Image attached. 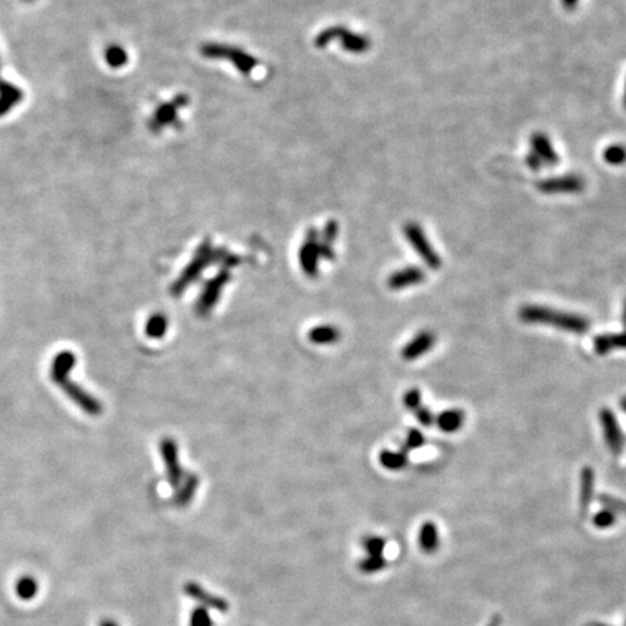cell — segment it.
<instances>
[{
    "mask_svg": "<svg viewBox=\"0 0 626 626\" xmlns=\"http://www.w3.org/2000/svg\"><path fill=\"white\" fill-rule=\"evenodd\" d=\"M338 237V223L335 220H330L323 228L322 238H319V246H320V257L325 260H334L335 251H334V241Z\"/></svg>",
    "mask_w": 626,
    "mask_h": 626,
    "instance_id": "obj_23",
    "label": "cell"
},
{
    "mask_svg": "<svg viewBox=\"0 0 626 626\" xmlns=\"http://www.w3.org/2000/svg\"><path fill=\"white\" fill-rule=\"evenodd\" d=\"M590 626H609V625H603V623H591Z\"/></svg>",
    "mask_w": 626,
    "mask_h": 626,
    "instance_id": "obj_46",
    "label": "cell"
},
{
    "mask_svg": "<svg viewBox=\"0 0 626 626\" xmlns=\"http://www.w3.org/2000/svg\"><path fill=\"white\" fill-rule=\"evenodd\" d=\"M220 254H222V248L213 249L209 239L202 242V245L197 248L193 260L180 273L179 279L171 284V287H170L171 296H174V297L182 296L200 277V275H202V273L211 264L219 263Z\"/></svg>",
    "mask_w": 626,
    "mask_h": 626,
    "instance_id": "obj_2",
    "label": "cell"
},
{
    "mask_svg": "<svg viewBox=\"0 0 626 626\" xmlns=\"http://www.w3.org/2000/svg\"><path fill=\"white\" fill-rule=\"evenodd\" d=\"M202 54L209 58H228L244 74H249L251 73V70L257 65V60H254L251 56L245 54L244 51H241V49L230 48V46H225V45H215V44L204 45Z\"/></svg>",
    "mask_w": 626,
    "mask_h": 626,
    "instance_id": "obj_8",
    "label": "cell"
},
{
    "mask_svg": "<svg viewBox=\"0 0 626 626\" xmlns=\"http://www.w3.org/2000/svg\"><path fill=\"white\" fill-rule=\"evenodd\" d=\"M38 582L32 575H22L15 586L16 594L22 600H32L38 594Z\"/></svg>",
    "mask_w": 626,
    "mask_h": 626,
    "instance_id": "obj_26",
    "label": "cell"
},
{
    "mask_svg": "<svg viewBox=\"0 0 626 626\" xmlns=\"http://www.w3.org/2000/svg\"><path fill=\"white\" fill-rule=\"evenodd\" d=\"M405 237L409 239L411 245L413 246L415 251L419 254V257L423 260L431 270H438L442 265V260L438 256V253L428 241L427 235H425L423 230L415 222H409L403 227Z\"/></svg>",
    "mask_w": 626,
    "mask_h": 626,
    "instance_id": "obj_4",
    "label": "cell"
},
{
    "mask_svg": "<svg viewBox=\"0 0 626 626\" xmlns=\"http://www.w3.org/2000/svg\"><path fill=\"white\" fill-rule=\"evenodd\" d=\"M189 623L190 626H213V619L206 608L197 606L192 611Z\"/></svg>",
    "mask_w": 626,
    "mask_h": 626,
    "instance_id": "obj_31",
    "label": "cell"
},
{
    "mask_svg": "<svg viewBox=\"0 0 626 626\" xmlns=\"http://www.w3.org/2000/svg\"><path fill=\"white\" fill-rule=\"evenodd\" d=\"M419 546L427 554H432L439 546L438 528L434 522H425L419 531Z\"/></svg>",
    "mask_w": 626,
    "mask_h": 626,
    "instance_id": "obj_21",
    "label": "cell"
},
{
    "mask_svg": "<svg viewBox=\"0 0 626 626\" xmlns=\"http://www.w3.org/2000/svg\"><path fill=\"white\" fill-rule=\"evenodd\" d=\"M615 523H616V513H613L612 511H609L606 508L602 509V511H599L593 516V525L599 530L611 528V527H613Z\"/></svg>",
    "mask_w": 626,
    "mask_h": 626,
    "instance_id": "obj_32",
    "label": "cell"
},
{
    "mask_svg": "<svg viewBox=\"0 0 626 626\" xmlns=\"http://www.w3.org/2000/svg\"><path fill=\"white\" fill-rule=\"evenodd\" d=\"M308 338L316 345H331L341 339V332L332 325H319L309 331Z\"/></svg>",
    "mask_w": 626,
    "mask_h": 626,
    "instance_id": "obj_22",
    "label": "cell"
},
{
    "mask_svg": "<svg viewBox=\"0 0 626 626\" xmlns=\"http://www.w3.org/2000/svg\"><path fill=\"white\" fill-rule=\"evenodd\" d=\"M500 625V618H494L489 626H499Z\"/></svg>",
    "mask_w": 626,
    "mask_h": 626,
    "instance_id": "obj_45",
    "label": "cell"
},
{
    "mask_svg": "<svg viewBox=\"0 0 626 626\" xmlns=\"http://www.w3.org/2000/svg\"><path fill=\"white\" fill-rule=\"evenodd\" d=\"M531 146L534 153L541 158V161H545L548 165H557L560 161L558 154L556 153L554 146L551 145L546 135L537 132L531 137Z\"/></svg>",
    "mask_w": 626,
    "mask_h": 626,
    "instance_id": "obj_17",
    "label": "cell"
},
{
    "mask_svg": "<svg viewBox=\"0 0 626 626\" xmlns=\"http://www.w3.org/2000/svg\"><path fill=\"white\" fill-rule=\"evenodd\" d=\"M106 60L109 63V65L112 67H122L125 63H127V53L123 51L120 46H111L106 51Z\"/></svg>",
    "mask_w": 626,
    "mask_h": 626,
    "instance_id": "obj_36",
    "label": "cell"
},
{
    "mask_svg": "<svg viewBox=\"0 0 626 626\" xmlns=\"http://www.w3.org/2000/svg\"><path fill=\"white\" fill-rule=\"evenodd\" d=\"M599 420H600V425H602L606 445L609 446L613 456H619L623 449L625 439H623L620 425H619L615 413L609 408L600 409Z\"/></svg>",
    "mask_w": 626,
    "mask_h": 626,
    "instance_id": "obj_10",
    "label": "cell"
},
{
    "mask_svg": "<svg viewBox=\"0 0 626 626\" xmlns=\"http://www.w3.org/2000/svg\"><path fill=\"white\" fill-rule=\"evenodd\" d=\"M77 358L71 351H61L58 353L51 364V380L56 383L61 379H65L76 367Z\"/></svg>",
    "mask_w": 626,
    "mask_h": 626,
    "instance_id": "obj_19",
    "label": "cell"
},
{
    "mask_svg": "<svg viewBox=\"0 0 626 626\" xmlns=\"http://www.w3.org/2000/svg\"><path fill=\"white\" fill-rule=\"evenodd\" d=\"M603 158L611 165H620L626 161V148L622 145H611L605 149Z\"/></svg>",
    "mask_w": 626,
    "mask_h": 626,
    "instance_id": "obj_29",
    "label": "cell"
},
{
    "mask_svg": "<svg viewBox=\"0 0 626 626\" xmlns=\"http://www.w3.org/2000/svg\"><path fill=\"white\" fill-rule=\"evenodd\" d=\"M230 282H231V273L228 270H220L211 280H208L196 302V315L208 316L212 312V309L218 305L223 287Z\"/></svg>",
    "mask_w": 626,
    "mask_h": 626,
    "instance_id": "obj_3",
    "label": "cell"
},
{
    "mask_svg": "<svg viewBox=\"0 0 626 626\" xmlns=\"http://www.w3.org/2000/svg\"><path fill=\"white\" fill-rule=\"evenodd\" d=\"M319 260H320V246H319V235L316 230H309L305 244L299 251V261L303 273L311 279H315L319 271Z\"/></svg>",
    "mask_w": 626,
    "mask_h": 626,
    "instance_id": "obj_9",
    "label": "cell"
},
{
    "mask_svg": "<svg viewBox=\"0 0 626 626\" xmlns=\"http://www.w3.org/2000/svg\"><path fill=\"white\" fill-rule=\"evenodd\" d=\"M527 164H528V167L532 168V170H539L541 165H542V161H541V158L532 151V153L527 157Z\"/></svg>",
    "mask_w": 626,
    "mask_h": 626,
    "instance_id": "obj_40",
    "label": "cell"
},
{
    "mask_svg": "<svg viewBox=\"0 0 626 626\" xmlns=\"http://www.w3.org/2000/svg\"><path fill=\"white\" fill-rule=\"evenodd\" d=\"M613 349H626V330L619 334H611Z\"/></svg>",
    "mask_w": 626,
    "mask_h": 626,
    "instance_id": "obj_39",
    "label": "cell"
},
{
    "mask_svg": "<svg viewBox=\"0 0 626 626\" xmlns=\"http://www.w3.org/2000/svg\"><path fill=\"white\" fill-rule=\"evenodd\" d=\"M99 626H119V623L115 622L113 619H105V620L100 622Z\"/></svg>",
    "mask_w": 626,
    "mask_h": 626,
    "instance_id": "obj_42",
    "label": "cell"
},
{
    "mask_svg": "<svg viewBox=\"0 0 626 626\" xmlns=\"http://www.w3.org/2000/svg\"><path fill=\"white\" fill-rule=\"evenodd\" d=\"M186 104H187V97L183 96V94H180L176 100H174V102L160 106V108L157 109L156 115H154L153 122L149 123V127H151V130H153L154 132H157L158 130H161L163 127H165V125L171 123L174 119H176V116H177V109L182 108V106H184Z\"/></svg>",
    "mask_w": 626,
    "mask_h": 626,
    "instance_id": "obj_15",
    "label": "cell"
},
{
    "mask_svg": "<svg viewBox=\"0 0 626 626\" xmlns=\"http://www.w3.org/2000/svg\"><path fill=\"white\" fill-rule=\"evenodd\" d=\"M415 416H416V420L422 425V427H431V425L435 422V416L431 412V409L425 408V406H419L415 411Z\"/></svg>",
    "mask_w": 626,
    "mask_h": 626,
    "instance_id": "obj_38",
    "label": "cell"
},
{
    "mask_svg": "<svg viewBox=\"0 0 626 626\" xmlns=\"http://www.w3.org/2000/svg\"><path fill=\"white\" fill-rule=\"evenodd\" d=\"M518 318L531 325H551L557 330L571 334H586L590 330V320L582 315L551 309L539 305H523Z\"/></svg>",
    "mask_w": 626,
    "mask_h": 626,
    "instance_id": "obj_1",
    "label": "cell"
},
{
    "mask_svg": "<svg viewBox=\"0 0 626 626\" xmlns=\"http://www.w3.org/2000/svg\"><path fill=\"white\" fill-rule=\"evenodd\" d=\"M339 38L342 41V46L344 49L349 53H365L368 46H370V41L365 37L361 35H356L353 32H348L344 28H330L327 31H323L315 41L316 46L323 48L327 44H330L332 39Z\"/></svg>",
    "mask_w": 626,
    "mask_h": 626,
    "instance_id": "obj_7",
    "label": "cell"
},
{
    "mask_svg": "<svg viewBox=\"0 0 626 626\" xmlns=\"http://www.w3.org/2000/svg\"><path fill=\"white\" fill-rule=\"evenodd\" d=\"M379 461L382 464V467L392 470V471H399L403 470L408 465V453L405 451H390V449H383L382 453L379 454Z\"/></svg>",
    "mask_w": 626,
    "mask_h": 626,
    "instance_id": "obj_25",
    "label": "cell"
},
{
    "mask_svg": "<svg viewBox=\"0 0 626 626\" xmlns=\"http://www.w3.org/2000/svg\"><path fill=\"white\" fill-rule=\"evenodd\" d=\"M386 544L387 542L384 538L375 537V535H370L363 539V548L365 549L367 556H373V557L383 556L384 549H386Z\"/></svg>",
    "mask_w": 626,
    "mask_h": 626,
    "instance_id": "obj_28",
    "label": "cell"
},
{
    "mask_svg": "<svg viewBox=\"0 0 626 626\" xmlns=\"http://www.w3.org/2000/svg\"><path fill=\"white\" fill-rule=\"evenodd\" d=\"M160 454L165 464V474L170 486L176 490L184 477V471L180 465L179 445L173 438H163L160 441Z\"/></svg>",
    "mask_w": 626,
    "mask_h": 626,
    "instance_id": "obj_6",
    "label": "cell"
},
{
    "mask_svg": "<svg viewBox=\"0 0 626 626\" xmlns=\"http://www.w3.org/2000/svg\"><path fill=\"white\" fill-rule=\"evenodd\" d=\"M403 405L406 409L415 412L419 406H422V393L419 389H411L403 394Z\"/></svg>",
    "mask_w": 626,
    "mask_h": 626,
    "instance_id": "obj_37",
    "label": "cell"
},
{
    "mask_svg": "<svg viewBox=\"0 0 626 626\" xmlns=\"http://www.w3.org/2000/svg\"><path fill=\"white\" fill-rule=\"evenodd\" d=\"M386 565H387V561L383 556H377V557L367 556L365 558H363L358 563V570L364 574H374V572L382 571Z\"/></svg>",
    "mask_w": 626,
    "mask_h": 626,
    "instance_id": "obj_27",
    "label": "cell"
},
{
    "mask_svg": "<svg viewBox=\"0 0 626 626\" xmlns=\"http://www.w3.org/2000/svg\"><path fill=\"white\" fill-rule=\"evenodd\" d=\"M597 500H599V502L602 503L606 509L612 511L613 513H616V515H618V513H620V515H626V502H623V500H620V499H618V497H615V496L606 494V493L599 494Z\"/></svg>",
    "mask_w": 626,
    "mask_h": 626,
    "instance_id": "obj_30",
    "label": "cell"
},
{
    "mask_svg": "<svg viewBox=\"0 0 626 626\" xmlns=\"http://www.w3.org/2000/svg\"><path fill=\"white\" fill-rule=\"evenodd\" d=\"M593 345H594L596 354H599V356H606L611 351H613L611 334H600V335H597L593 339Z\"/></svg>",
    "mask_w": 626,
    "mask_h": 626,
    "instance_id": "obj_34",
    "label": "cell"
},
{
    "mask_svg": "<svg viewBox=\"0 0 626 626\" xmlns=\"http://www.w3.org/2000/svg\"><path fill=\"white\" fill-rule=\"evenodd\" d=\"M537 189L546 194L556 193H579L584 189V180L577 176H563L537 183Z\"/></svg>",
    "mask_w": 626,
    "mask_h": 626,
    "instance_id": "obj_13",
    "label": "cell"
},
{
    "mask_svg": "<svg viewBox=\"0 0 626 626\" xmlns=\"http://www.w3.org/2000/svg\"><path fill=\"white\" fill-rule=\"evenodd\" d=\"M425 444V437H423V434L419 431V430H411L409 432H408V437H406V441H405V444H403V446H402V451H405V453H411L412 449H418V448H420L422 445Z\"/></svg>",
    "mask_w": 626,
    "mask_h": 626,
    "instance_id": "obj_35",
    "label": "cell"
},
{
    "mask_svg": "<svg viewBox=\"0 0 626 626\" xmlns=\"http://www.w3.org/2000/svg\"><path fill=\"white\" fill-rule=\"evenodd\" d=\"M623 102H625V108H626V87H625V100H623Z\"/></svg>",
    "mask_w": 626,
    "mask_h": 626,
    "instance_id": "obj_47",
    "label": "cell"
},
{
    "mask_svg": "<svg viewBox=\"0 0 626 626\" xmlns=\"http://www.w3.org/2000/svg\"><path fill=\"white\" fill-rule=\"evenodd\" d=\"M197 487H199L197 474H194V472L184 474L182 483L179 484V487L176 489V493H174V496H173V503L177 508H184V506L190 505V502L197 492Z\"/></svg>",
    "mask_w": 626,
    "mask_h": 626,
    "instance_id": "obj_16",
    "label": "cell"
},
{
    "mask_svg": "<svg viewBox=\"0 0 626 626\" xmlns=\"http://www.w3.org/2000/svg\"><path fill=\"white\" fill-rule=\"evenodd\" d=\"M168 319L164 313L156 312L146 319L145 323V335L149 339H161L167 334Z\"/></svg>",
    "mask_w": 626,
    "mask_h": 626,
    "instance_id": "obj_24",
    "label": "cell"
},
{
    "mask_svg": "<svg viewBox=\"0 0 626 626\" xmlns=\"http://www.w3.org/2000/svg\"><path fill=\"white\" fill-rule=\"evenodd\" d=\"M184 594L189 596L190 599H193L194 602H197L200 606H204L206 609H213L218 612H228L230 609V603L220 596H216L211 591H208L204 586H200L196 582H187L183 586Z\"/></svg>",
    "mask_w": 626,
    "mask_h": 626,
    "instance_id": "obj_11",
    "label": "cell"
},
{
    "mask_svg": "<svg viewBox=\"0 0 626 626\" xmlns=\"http://www.w3.org/2000/svg\"><path fill=\"white\" fill-rule=\"evenodd\" d=\"M438 428L442 432L454 434L461 430L465 422V413L461 409H448L435 418Z\"/></svg>",
    "mask_w": 626,
    "mask_h": 626,
    "instance_id": "obj_18",
    "label": "cell"
},
{
    "mask_svg": "<svg viewBox=\"0 0 626 626\" xmlns=\"http://www.w3.org/2000/svg\"><path fill=\"white\" fill-rule=\"evenodd\" d=\"M620 408H622V411L626 413V396L620 399Z\"/></svg>",
    "mask_w": 626,
    "mask_h": 626,
    "instance_id": "obj_44",
    "label": "cell"
},
{
    "mask_svg": "<svg viewBox=\"0 0 626 626\" xmlns=\"http://www.w3.org/2000/svg\"><path fill=\"white\" fill-rule=\"evenodd\" d=\"M577 2H579V0H563V5L567 9H572L575 5H577Z\"/></svg>",
    "mask_w": 626,
    "mask_h": 626,
    "instance_id": "obj_41",
    "label": "cell"
},
{
    "mask_svg": "<svg viewBox=\"0 0 626 626\" xmlns=\"http://www.w3.org/2000/svg\"><path fill=\"white\" fill-rule=\"evenodd\" d=\"M594 496V470L591 467H584L580 472V509L583 513L587 512Z\"/></svg>",
    "mask_w": 626,
    "mask_h": 626,
    "instance_id": "obj_20",
    "label": "cell"
},
{
    "mask_svg": "<svg viewBox=\"0 0 626 626\" xmlns=\"http://www.w3.org/2000/svg\"><path fill=\"white\" fill-rule=\"evenodd\" d=\"M56 384L58 387H61V390L67 394V397H70L73 402L76 403L87 415L99 416L100 413L104 412V406H102V403L99 402V399H96L93 394L86 392L77 383L71 382L68 377L56 382Z\"/></svg>",
    "mask_w": 626,
    "mask_h": 626,
    "instance_id": "obj_5",
    "label": "cell"
},
{
    "mask_svg": "<svg viewBox=\"0 0 626 626\" xmlns=\"http://www.w3.org/2000/svg\"><path fill=\"white\" fill-rule=\"evenodd\" d=\"M622 320H623L625 330H626V300H625V305H623V313H622Z\"/></svg>",
    "mask_w": 626,
    "mask_h": 626,
    "instance_id": "obj_43",
    "label": "cell"
},
{
    "mask_svg": "<svg viewBox=\"0 0 626 626\" xmlns=\"http://www.w3.org/2000/svg\"><path fill=\"white\" fill-rule=\"evenodd\" d=\"M425 279H427V275H425V271L420 267L409 265L390 274L387 279V286L389 289L397 292L415 284H420L425 282Z\"/></svg>",
    "mask_w": 626,
    "mask_h": 626,
    "instance_id": "obj_14",
    "label": "cell"
},
{
    "mask_svg": "<svg viewBox=\"0 0 626 626\" xmlns=\"http://www.w3.org/2000/svg\"><path fill=\"white\" fill-rule=\"evenodd\" d=\"M19 99L20 93L16 89H13L12 86H5L2 90V99H0V113L6 112Z\"/></svg>",
    "mask_w": 626,
    "mask_h": 626,
    "instance_id": "obj_33",
    "label": "cell"
},
{
    "mask_svg": "<svg viewBox=\"0 0 626 626\" xmlns=\"http://www.w3.org/2000/svg\"><path fill=\"white\" fill-rule=\"evenodd\" d=\"M435 342L437 337L432 331H420L402 348V358L405 361H415L430 353Z\"/></svg>",
    "mask_w": 626,
    "mask_h": 626,
    "instance_id": "obj_12",
    "label": "cell"
},
{
    "mask_svg": "<svg viewBox=\"0 0 626 626\" xmlns=\"http://www.w3.org/2000/svg\"><path fill=\"white\" fill-rule=\"evenodd\" d=\"M28 2H31V0H28Z\"/></svg>",
    "mask_w": 626,
    "mask_h": 626,
    "instance_id": "obj_48",
    "label": "cell"
}]
</instances>
